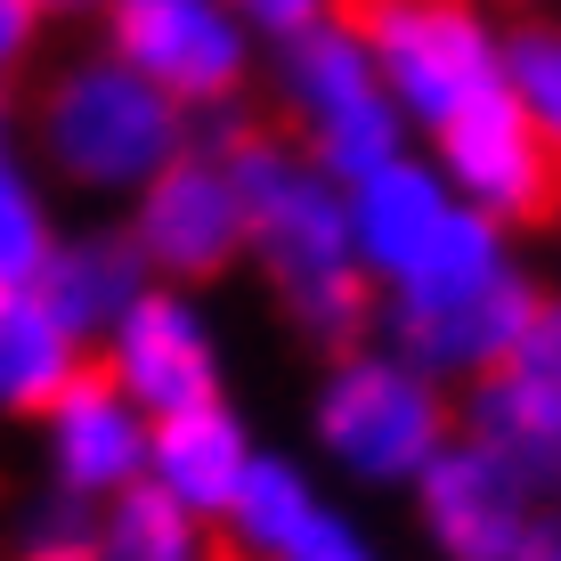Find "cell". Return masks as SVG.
Here are the masks:
<instances>
[{
    "instance_id": "cell-1",
    "label": "cell",
    "mask_w": 561,
    "mask_h": 561,
    "mask_svg": "<svg viewBox=\"0 0 561 561\" xmlns=\"http://www.w3.org/2000/svg\"><path fill=\"white\" fill-rule=\"evenodd\" d=\"M228 171L244 204V268H261L277 318L294 325L309 351L375 334V294L351 261V211L342 180L285 139V130H228Z\"/></svg>"
},
{
    "instance_id": "cell-2",
    "label": "cell",
    "mask_w": 561,
    "mask_h": 561,
    "mask_svg": "<svg viewBox=\"0 0 561 561\" xmlns=\"http://www.w3.org/2000/svg\"><path fill=\"white\" fill-rule=\"evenodd\" d=\"M196 139H204L196 114L180 99H163V90H154L139 66H123L106 42L57 57L42 82H33V99H25L33 171H42L49 187H66V196L114 204V211Z\"/></svg>"
},
{
    "instance_id": "cell-3",
    "label": "cell",
    "mask_w": 561,
    "mask_h": 561,
    "mask_svg": "<svg viewBox=\"0 0 561 561\" xmlns=\"http://www.w3.org/2000/svg\"><path fill=\"white\" fill-rule=\"evenodd\" d=\"M456 439V391L399 342L358 334L309 375V463L351 496H408V480Z\"/></svg>"
},
{
    "instance_id": "cell-4",
    "label": "cell",
    "mask_w": 561,
    "mask_h": 561,
    "mask_svg": "<svg viewBox=\"0 0 561 561\" xmlns=\"http://www.w3.org/2000/svg\"><path fill=\"white\" fill-rule=\"evenodd\" d=\"M342 211H351V261H358L375 309L448 294V285L496 268L505 253H520L513 228H496L489 211L463 204L423 147L358 171V180H342Z\"/></svg>"
},
{
    "instance_id": "cell-5",
    "label": "cell",
    "mask_w": 561,
    "mask_h": 561,
    "mask_svg": "<svg viewBox=\"0 0 561 561\" xmlns=\"http://www.w3.org/2000/svg\"><path fill=\"white\" fill-rule=\"evenodd\" d=\"M351 25L415 147L505 90V16L489 0H351Z\"/></svg>"
},
{
    "instance_id": "cell-6",
    "label": "cell",
    "mask_w": 561,
    "mask_h": 561,
    "mask_svg": "<svg viewBox=\"0 0 561 561\" xmlns=\"http://www.w3.org/2000/svg\"><path fill=\"white\" fill-rule=\"evenodd\" d=\"M261 57H268V99L285 114V139H294L309 163H325L334 180H358V171H375V163H391V154L415 147L351 16L309 25L294 42L261 49Z\"/></svg>"
},
{
    "instance_id": "cell-7",
    "label": "cell",
    "mask_w": 561,
    "mask_h": 561,
    "mask_svg": "<svg viewBox=\"0 0 561 561\" xmlns=\"http://www.w3.org/2000/svg\"><path fill=\"white\" fill-rule=\"evenodd\" d=\"M99 42L123 66H139L163 99H180L196 123L228 114L261 82V42L228 0H106Z\"/></svg>"
},
{
    "instance_id": "cell-8",
    "label": "cell",
    "mask_w": 561,
    "mask_h": 561,
    "mask_svg": "<svg viewBox=\"0 0 561 561\" xmlns=\"http://www.w3.org/2000/svg\"><path fill=\"white\" fill-rule=\"evenodd\" d=\"M90 366L130 399L139 415H187L228 399V334H220V309H211L196 285H163L154 277L123 318L90 342Z\"/></svg>"
},
{
    "instance_id": "cell-9",
    "label": "cell",
    "mask_w": 561,
    "mask_h": 561,
    "mask_svg": "<svg viewBox=\"0 0 561 561\" xmlns=\"http://www.w3.org/2000/svg\"><path fill=\"white\" fill-rule=\"evenodd\" d=\"M123 237L147 261V277L163 285H196L211 294L220 277L244 268V204H237V171H228L220 139L180 147L163 171L123 204Z\"/></svg>"
},
{
    "instance_id": "cell-10",
    "label": "cell",
    "mask_w": 561,
    "mask_h": 561,
    "mask_svg": "<svg viewBox=\"0 0 561 561\" xmlns=\"http://www.w3.org/2000/svg\"><path fill=\"white\" fill-rule=\"evenodd\" d=\"M537 301H546V277H537L520 253H505L496 268L448 285V294L375 309V334L399 342L415 366H432L448 391H463V382H480V375H489V366L520 342V325L537 318Z\"/></svg>"
},
{
    "instance_id": "cell-11",
    "label": "cell",
    "mask_w": 561,
    "mask_h": 561,
    "mask_svg": "<svg viewBox=\"0 0 561 561\" xmlns=\"http://www.w3.org/2000/svg\"><path fill=\"white\" fill-rule=\"evenodd\" d=\"M423 154L439 163V180L456 187L472 211H489L496 228H537L561 211V154L553 139L520 114L513 90H489L480 106H463L456 123H439Z\"/></svg>"
},
{
    "instance_id": "cell-12",
    "label": "cell",
    "mask_w": 561,
    "mask_h": 561,
    "mask_svg": "<svg viewBox=\"0 0 561 561\" xmlns=\"http://www.w3.org/2000/svg\"><path fill=\"white\" fill-rule=\"evenodd\" d=\"M408 513H415V537L432 561H513L520 537L553 513V496H537L496 448L456 432L408 480Z\"/></svg>"
},
{
    "instance_id": "cell-13",
    "label": "cell",
    "mask_w": 561,
    "mask_h": 561,
    "mask_svg": "<svg viewBox=\"0 0 561 561\" xmlns=\"http://www.w3.org/2000/svg\"><path fill=\"white\" fill-rule=\"evenodd\" d=\"M456 432L496 448L537 496H561V294L537 301V318L489 375L463 382Z\"/></svg>"
},
{
    "instance_id": "cell-14",
    "label": "cell",
    "mask_w": 561,
    "mask_h": 561,
    "mask_svg": "<svg viewBox=\"0 0 561 561\" xmlns=\"http://www.w3.org/2000/svg\"><path fill=\"white\" fill-rule=\"evenodd\" d=\"M147 439H154V415L130 408L99 366H82V375L33 415L42 489L73 496V505H106V496L139 489L147 480Z\"/></svg>"
},
{
    "instance_id": "cell-15",
    "label": "cell",
    "mask_w": 561,
    "mask_h": 561,
    "mask_svg": "<svg viewBox=\"0 0 561 561\" xmlns=\"http://www.w3.org/2000/svg\"><path fill=\"white\" fill-rule=\"evenodd\" d=\"M261 456V432L244 423V408H228V399H211V408H187V415H163L147 439V480L171 496V505L220 520L228 496H237V480L253 472Z\"/></svg>"
},
{
    "instance_id": "cell-16",
    "label": "cell",
    "mask_w": 561,
    "mask_h": 561,
    "mask_svg": "<svg viewBox=\"0 0 561 561\" xmlns=\"http://www.w3.org/2000/svg\"><path fill=\"white\" fill-rule=\"evenodd\" d=\"M90 366V342L42 285H0V423H33Z\"/></svg>"
},
{
    "instance_id": "cell-17",
    "label": "cell",
    "mask_w": 561,
    "mask_h": 561,
    "mask_svg": "<svg viewBox=\"0 0 561 561\" xmlns=\"http://www.w3.org/2000/svg\"><path fill=\"white\" fill-rule=\"evenodd\" d=\"M33 285L57 301V318H66L82 342H99L154 277H147V261L130 253L123 220H90V228H66V237L49 244V261H42V277H33Z\"/></svg>"
},
{
    "instance_id": "cell-18",
    "label": "cell",
    "mask_w": 561,
    "mask_h": 561,
    "mask_svg": "<svg viewBox=\"0 0 561 561\" xmlns=\"http://www.w3.org/2000/svg\"><path fill=\"white\" fill-rule=\"evenodd\" d=\"M325 489H334V480H325L309 456L268 448V439H261L253 472L237 480L228 513L211 520V529H220V553H237V561H277V553H285V537H294L301 520L318 513V496H325Z\"/></svg>"
},
{
    "instance_id": "cell-19",
    "label": "cell",
    "mask_w": 561,
    "mask_h": 561,
    "mask_svg": "<svg viewBox=\"0 0 561 561\" xmlns=\"http://www.w3.org/2000/svg\"><path fill=\"white\" fill-rule=\"evenodd\" d=\"M57 237H66L57 187L25 154V106H16V90H0V285H33Z\"/></svg>"
},
{
    "instance_id": "cell-20",
    "label": "cell",
    "mask_w": 561,
    "mask_h": 561,
    "mask_svg": "<svg viewBox=\"0 0 561 561\" xmlns=\"http://www.w3.org/2000/svg\"><path fill=\"white\" fill-rule=\"evenodd\" d=\"M90 561H220V529H211L204 513L171 505L154 480H139V489H123V496L99 505V546H90Z\"/></svg>"
},
{
    "instance_id": "cell-21",
    "label": "cell",
    "mask_w": 561,
    "mask_h": 561,
    "mask_svg": "<svg viewBox=\"0 0 561 561\" xmlns=\"http://www.w3.org/2000/svg\"><path fill=\"white\" fill-rule=\"evenodd\" d=\"M505 90L561 154V16H520V25H505Z\"/></svg>"
},
{
    "instance_id": "cell-22",
    "label": "cell",
    "mask_w": 561,
    "mask_h": 561,
    "mask_svg": "<svg viewBox=\"0 0 561 561\" xmlns=\"http://www.w3.org/2000/svg\"><path fill=\"white\" fill-rule=\"evenodd\" d=\"M99 546V505H73L57 489H33L0 529V561H90Z\"/></svg>"
},
{
    "instance_id": "cell-23",
    "label": "cell",
    "mask_w": 561,
    "mask_h": 561,
    "mask_svg": "<svg viewBox=\"0 0 561 561\" xmlns=\"http://www.w3.org/2000/svg\"><path fill=\"white\" fill-rule=\"evenodd\" d=\"M277 561H391V553H382V537L358 520L351 496L325 489V496H318V513H309L301 529L285 537V553H277Z\"/></svg>"
},
{
    "instance_id": "cell-24",
    "label": "cell",
    "mask_w": 561,
    "mask_h": 561,
    "mask_svg": "<svg viewBox=\"0 0 561 561\" xmlns=\"http://www.w3.org/2000/svg\"><path fill=\"white\" fill-rule=\"evenodd\" d=\"M228 9L244 16V33H253L261 49L294 42L309 25H334V16H351V0H228Z\"/></svg>"
},
{
    "instance_id": "cell-25",
    "label": "cell",
    "mask_w": 561,
    "mask_h": 561,
    "mask_svg": "<svg viewBox=\"0 0 561 561\" xmlns=\"http://www.w3.org/2000/svg\"><path fill=\"white\" fill-rule=\"evenodd\" d=\"M57 16L42 0H0V90H16L33 66H42V42H49Z\"/></svg>"
},
{
    "instance_id": "cell-26",
    "label": "cell",
    "mask_w": 561,
    "mask_h": 561,
    "mask_svg": "<svg viewBox=\"0 0 561 561\" xmlns=\"http://www.w3.org/2000/svg\"><path fill=\"white\" fill-rule=\"evenodd\" d=\"M513 561H561V513H546L529 537H520V553Z\"/></svg>"
},
{
    "instance_id": "cell-27",
    "label": "cell",
    "mask_w": 561,
    "mask_h": 561,
    "mask_svg": "<svg viewBox=\"0 0 561 561\" xmlns=\"http://www.w3.org/2000/svg\"><path fill=\"white\" fill-rule=\"evenodd\" d=\"M42 9H49V16H99L106 0H42Z\"/></svg>"
},
{
    "instance_id": "cell-28",
    "label": "cell",
    "mask_w": 561,
    "mask_h": 561,
    "mask_svg": "<svg viewBox=\"0 0 561 561\" xmlns=\"http://www.w3.org/2000/svg\"><path fill=\"white\" fill-rule=\"evenodd\" d=\"M553 261H561V211H553Z\"/></svg>"
}]
</instances>
